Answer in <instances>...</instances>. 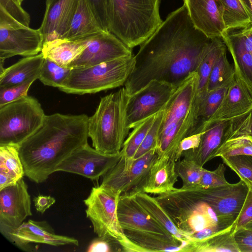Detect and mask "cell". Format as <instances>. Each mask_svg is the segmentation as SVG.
<instances>
[{"instance_id":"1","label":"cell","mask_w":252,"mask_h":252,"mask_svg":"<svg viewBox=\"0 0 252 252\" xmlns=\"http://www.w3.org/2000/svg\"><path fill=\"white\" fill-rule=\"evenodd\" d=\"M212 39L193 25L183 4L170 13L135 56L134 68L125 84L130 95L156 80L178 87L194 71Z\"/></svg>"},{"instance_id":"2","label":"cell","mask_w":252,"mask_h":252,"mask_svg":"<svg viewBox=\"0 0 252 252\" xmlns=\"http://www.w3.org/2000/svg\"><path fill=\"white\" fill-rule=\"evenodd\" d=\"M89 117L86 114L45 115L41 127L18 145L25 175L41 183L58 165L88 143Z\"/></svg>"},{"instance_id":"3","label":"cell","mask_w":252,"mask_h":252,"mask_svg":"<svg viewBox=\"0 0 252 252\" xmlns=\"http://www.w3.org/2000/svg\"><path fill=\"white\" fill-rule=\"evenodd\" d=\"M198 80L197 72L190 73L168 102L158 133V157L175 159L180 142L196 133L201 118L200 107L197 101Z\"/></svg>"},{"instance_id":"4","label":"cell","mask_w":252,"mask_h":252,"mask_svg":"<svg viewBox=\"0 0 252 252\" xmlns=\"http://www.w3.org/2000/svg\"><path fill=\"white\" fill-rule=\"evenodd\" d=\"M130 95L125 88L101 97L94 113L88 120V136L97 151L119 154L129 134L127 105Z\"/></svg>"},{"instance_id":"5","label":"cell","mask_w":252,"mask_h":252,"mask_svg":"<svg viewBox=\"0 0 252 252\" xmlns=\"http://www.w3.org/2000/svg\"><path fill=\"white\" fill-rule=\"evenodd\" d=\"M161 0H110L109 32L130 49L145 42L163 22Z\"/></svg>"},{"instance_id":"6","label":"cell","mask_w":252,"mask_h":252,"mask_svg":"<svg viewBox=\"0 0 252 252\" xmlns=\"http://www.w3.org/2000/svg\"><path fill=\"white\" fill-rule=\"evenodd\" d=\"M135 64L133 54L93 66L73 68L58 89L67 94L83 95L116 88L125 85Z\"/></svg>"},{"instance_id":"7","label":"cell","mask_w":252,"mask_h":252,"mask_svg":"<svg viewBox=\"0 0 252 252\" xmlns=\"http://www.w3.org/2000/svg\"><path fill=\"white\" fill-rule=\"evenodd\" d=\"M155 198L187 237L219 223L216 213L207 203L198 199L182 187Z\"/></svg>"},{"instance_id":"8","label":"cell","mask_w":252,"mask_h":252,"mask_svg":"<svg viewBox=\"0 0 252 252\" xmlns=\"http://www.w3.org/2000/svg\"><path fill=\"white\" fill-rule=\"evenodd\" d=\"M121 194L101 187H93L83 200L87 207L86 217L91 220L94 232L98 237H110L121 244L124 252H147L131 241L125 234L117 215V204Z\"/></svg>"},{"instance_id":"9","label":"cell","mask_w":252,"mask_h":252,"mask_svg":"<svg viewBox=\"0 0 252 252\" xmlns=\"http://www.w3.org/2000/svg\"><path fill=\"white\" fill-rule=\"evenodd\" d=\"M45 114L37 99L29 95L0 107V145H18L42 126Z\"/></svg>"},{"instance_id":"10","label":"cell","mask_w":252,"mask_h":252,"mask_svg":"<svg viewBox=\"0 0 252 252\" xmlns=\"http://www.w3.org/2000/svg\"><path fill=\"white\" fill-rule=\"evenodd\" d=\"M184 189L198 199L207 203L216 213L219 223L224 227L235 222L248 190L247 184L242 180L235 184L216 188Z\"/></svg>"},{"instance_id":"11","label":"cell","mask_w":252,"mask_h":252,"mask_svg":"<svg viewBox=\"0 0 252 252\" xmlns=\"http://www.w3.org/2000/svg\"><path fill=\"white\" fill-rule=\"evenodd\" d=\"M177 88L167 82L154 80L130 95L126 111L129 129L163 110Z\"/></svg>"},{"instance_id":"12","label":"cell","mask_w":252,"mask_h":252,"mask_svg":"<svg viewBox=\"0 0 252 252\" xmlns=\"http://www.w3.org/2000/svg\"><path fill=\"white\" fill-rule=\"evenodd\" d=\"M122 155L121 151L116 155L105 154L87 143L77 149L60 163L56 172H66L97 180L114 166Z\"/></svg>"},{"instance_id":"13","label":"cell","mask_w":252,"mask_h":252,"mask_svg":"<svg viewBox=\"0 0 252 252\" xmlns=\"http://www.w3.org/2000/svg\"><path fill=\"white\" fill-rule=\"evenodd\" d=\"M32 215L31 196L23 178L0 189V232L5 238Z\"/></svg>"},{"instance_id":"14","label":"cell","mask_w":252,"mask_h":252,"mask_svg":"<svg viewBox=\"0 0 252 252\" xmlns=\"http://www.w3.org/2000/svg\"><path fill=\"white\" fill-rule=\"evenodd\" d=\"M233 63L235 70L234 81L229 86L218 109L208 120L199 126L196 133L205 131L215 123L229 121L239 117L252 108V89L238 64L235 62Z\"/></svg>"},{"instance_id":"15","label":"cell","mask_w":252,"mask_h":252,"mask_svg":"<svg viewBox=\"0 0 252 252\" xmlns=\"http://www.w3.org/2000/svg\"><path fill=\"white\" fill-rule=\"evenodd\" d=\"M158 148L133 159L121 158L113 170V178L122 194L130 196L144 192L151 168L158 159Z\"/></svg>"},{"instance_id":"16","label":"cell","mask_w":252,"mask_h":252,"mask_svg":"<svg viewBox=\"0 0 252 252\" xmlns=\"http://www.w3.org/2000/svg\"><path fill=\"white\" fill-rule=\"evenodd\" d=\"M133 54L132 49L112 33L102 32L90 37L86 48L68 67L93 66Z\"/></svg>"},{"instance_id":"17","label":"cell","mask_w":252,"mask_h":252,"mask_svg":"<svg viewBox=\"0 0 252 252\" xmlns=\"http://www.w3.org/2000/svg\"><path fill=\"white\" fill-rule=\"evenodd\" d=\"M43 44V36L38 29L22 24L0 26V61L17 55L25 57L37 55Z\"/></svg>"},{"instance_id":"18","label":"cell","mask_w":252,"mask_h":252,"mask_svg":"<svg viewBox=\"0 0 252 252\" xmlns=\"http://www.w3.org/2000/svg\"><path fill=\"white\" fill-rule=\"evenodd\" d=\"M6 239L19 249L30 251V244H42L53 246H79L76 239L55 233L54 229L46 221L29 220L14 230Z\"/></svg>"},{"instance_id":"19","label":"cell","mask_w":252,"mask_h":252,"mask_svg":"<svg viewBox=\"0 0 252 252\" xmlns=\"http://www.w3.org/2000/svg\"><path fill=\"white\" fill-rule=\"evenodd\" d=\"M189 17L199 31L209 38L221 37L225 32L220 0H183Z\"/></svg>"},{"instance_id":"20","label":"cell","mask_w":252,"mask_h":252,"mask_svg":"<svg viewBox=\"0 0 252 252\" xmlns=\"http://www.w3.org/2000/svg\"><path fill=\"white\" fill-rule=\"evenodd\" d=\"M117 215L123 230L142 231L175 238L149 215L135 196L120 195Z\"/></svg>"},{"instance_id":"21","label":"cell","mask_w":252,"mask_h":252,"mask_svg":"<svg viewBox=\"0 0 252 252\" xmlns=\"http://www.w3.org/2000/svg\"><path fill=\"white\" fill-rule=\"evenodd\" d=\"M78 0H46L41 26L43 44L63 39L69 28Z\"/></svg>"},{"instance_id":"22","label":"cell","mask_w":252,"mask_h":252,"mask_svg":"<svg viewBox=\"0 0 252 252\" xmlns=\"http://www.w3.org/2000/svg\"><path fill=\"white\" fill-rule=\"evenodd\" d=\"M175 164L173 158L158 157L151 168L144 192L160 195L174 190L178 177Z\"/></svg>"},{"instance_id":"23","label":"cell","mask_w":252,"mask_h":252,"mask_svg":"<svg viewBox=\"0 0 252 252\" xmlns=\"http://www.w3.org/2000/svg\"><path fill=\"white\" fill-rule=\"evenodd\" d=\"M44 60L41 53L25 57L3 68L0 71V88L20 85L32 79H38Z\"/></svg>"},{"instance_id":"24","label":"cell","mask_w":252,"mask_h":252,"mask_svg":"<svg viewBox=\"0 0 252 252\" xmlns=\"http://www.w3.org/2000/svg\"><path fill=\"white\" fill-rule=\"evenodd\" d=\"M228 124V121H221L210 126L202 135L198 147L184 152L182 157L203 167L214 158L215 153L223 142Z\"/></svg>"},{"instance_id":"25","label":"cell","mask_w":252,"mask_h":252,"mask_svg":"<svg viewBox=\"0 0 252 252\" xmlns=\"http://www.w3.org/2000/svg\"><path fill=\"white\" fill-rule=\"evenodd\" d=\"M91 36L76 40L60 39L45 43L41 53L44 58L68 67L86 48Z\"/></svg>"},{"instance_id":"26","label":"cell","mask_w":252,"mask_h":252,"mask_svg":"<svg viewBox=\"0 0 252 252\" xmlns=\"http://www.w3.org/2000/svg\"><path fill=\"white\" fill-rule=\"evenodd\" d=\"M126 235L147 252H188L189 242L182 243L176 238L142 231L124 230Z\"/></svg>"},{"instance_id":"27","label":"cell","mask_w":252,"mask_h":252,"mask_svg":"<svg viewBox=\"0 0 252 252\" xmlns=\"http://www.w3.org/2000/svg\"><path fill=\"white\" fill-rule=\"evenodd\" d=\"M103 31L86 0H78L71 22L63 39L76 40L88 37Z\"/></svg>"},{"instance_id":"28","label":"cell","mask_w":252,"mask_h":252,"mask_svg":"<svg viewBox=\"0 0 252 252\" xmlns=\"http://www.w3.org/2000/svg\"><path fill=\"white\" fill-rule=\"evenodd\" d=\"M24 175L18 145H0V189L15 184Z\"/></svg>"},{"instance_id":"29","label":"cell","mask_w":252,"mask_h":252,"mask_svg":"<svg viewBox=\"0 0 252 252\" xmlns=\"http://www.w3.org/2000/svg\"><path fill=\"white\" fill-rule=\"evenodd\" d=\"M235 223L204 239L189 242V252H240L234 237Z\"/></svg>"},{"instance_id":"30","label":"cell","mask_w":252,"mask_h":252,"mask_svg":"<svg viewBox=\"0 0 252 252\" xmlns=\"http://www.w3.org/2000/svg\"><path fill=\"white\" fill-rule=\"evenodd\" d=\"M135 197L149 215L173 237L182 243L189 242L188 237L178 228L155 197L144 192L136 194Z\"/></svg>"},{"instance_id":"31","label":"cell","mask_w":252,"mask_h":252,"mask_svg":"<svg viewBox=\"0 0 252 252\" xmlns=\"http://www.w3.org/2000/svg\"><path fill=\"white\" fill-rule=\"evenodd\" d=\"M225 32L252 25V16L241 0H220Z\"/></svg>"},{"instance_id":"32","label":"cell","mask_w":252,"mask_h":252,"mask_svg":"<svg viewBox=\"0 0 252 252\" xmlns=\"http://www.w3.org/2000/svg\"><path fill=\"white\" fill-rule=\"evenodd\" d=\"M226 45L220 37L212 38L211 45L198 67L199 76L197 98L202 104L207 92V85L213 65Z\"/></svg>"},{"instance_id":"33","label":"cell","mask_w":252,"mask_h":252,"mask_svg":"<svg viewBox=\"0 0 252 252\" xmlns=\"http://www.w3.org/2000/svg\"><path fill=\"white\" fill-rule=\"evenodd\" d=\"M221 38L227 47L233 61L239 65L246 81L252 89V55L245 48L235 32H224Z\"/></svg>"},{"instance_id":"34","label":"cell","mask_w":252,"mask_h":252,"mask_svg":"<svg viewBox=\"0 0 252 252\" xmlns=\"http://www.w3.org/2000/svg\"><path fill=\"white\" fill-rule=\"evenodd\" d=\"M235 79V70L228 61L224 47L217 58L211 70L207 85L208 92L229 87Z\"/></svg>"},{"instance_id":"35","label":"cell","mask_w":252,"mask_h":252,"mask_svg":"<svg viewBox=\"0 0 252 252\" xmlns=\"http://www.w3.org/2000/svg\"><path fill=\"white\" fill-rule=\"evenodd\" d=\"M156 114L142 121L133 128L124 142L121 150L123 156L128 159H133L152 126Z\"/></svg>"},{"instance_id":"36","label":"cell","mask_w":252,"mask_h":252,"mask_svg":"<svg viewBox=\"0 0 252 252\" xmlns=\"http://www.w3.org/2000/svg\"><path fill=\"white\" fill-rule=\"evenodd\" d=\"M71 70V68L61 66L48 58H44L38 79L44 85L59 88Z\"/></svg>"},{"instance_id":"37","label":"cell","mask_w":252,"mask_h":252,"mask_svg":"<svg viewBox=\"0 0 252 252\" xmlns=\"http://www.w3.org/2000/svg\"><path fill=\"white\" fill-rule=\"evenodd\" d=\"M237 155L252 156V142L241 136L224 139L214 154V158H227Z\"/></svg>"},{"instance_id":"38","label":"cell","mask_w":252,"mask_h":252,"mask_svg":"<svg viewBox=\"0 0 252 252\" xmlns=\"http://www.w3.org/2000/svg\"><path fill=\"white\" fill-rule=\"evenodd\" d=\"M175 169L178 177L182 181V188H189L198 186L203 167L184 158L176 162Z\"/></svg>"},{"instance_id":"39","label":"cell","mask_w":252,"mask_h":252,"mask_svg":"<svg viewBox=\"0 0 252 252\" xmlns=\"http://www.w3.org/2000/svg\"><path fill=\"white\" fill-rule=\"evenodd\" d=\"M234 136L244 137L252 142V108L245 114L228 121L223 140Z\"/></svg>"},{"instance_id":"40","label":"cell","mask_w":252,"mask_h":252,"mask_svg":"<svg viewBox=\"0 0 252 252\" xmlns=\"http://www.w3.org/2000/svg\"><path fill=\"white\" fill-rule=\"evenodd\" d=\"M221 158L240 180L252 184V156L237 155Z\"/></svg>"},{"instance_id":"41","label":"cell","mask_w":252,"mask_h":252,"mask_svg":"<svg viewBox=\"0 0 252 252\" xmlns=\"http://www.w3.org/2000/svg\"><path fill=\"white\" fill-rule=\"evenodd\" d=\"M228 87H220L207 92L201 105L199 126L208 120L218 109Z\"/></svg>"},{"instance_id":"42","label":"cell","mask_w":252,"mask_h":252,"mask_svg":"<svg viewBox=\"0 0 252 252\" xmlns=\"http://www.w3.org/2000/svg\"><path fill=\"white\" fill-rule=\"evenodd\" d=\"M165 107L156 114L154 123L133 158L142 157L153 148H158L159 129L164 116Z\"/></svg>"},{"instance_id":"43","label":"cell","mask_w":252,"mask_h":252,"mask_svg":"<svg viewBox=\"0 0 252 252\" xmlns=\"http://www.w3.org/2000/svg\"><path fill=\"white\" fill-rule=\"evenodd\" d=\"M225 167L223 163H220L218 167L213 171L208 170L203 168L200 183L197 187L211 188L229 184L225 178Z\"/></svg>"},{"instance_id":"44","label":"cell","mask_w":252,"mask_h":252,"mask_svg":"<svg viewBox=\"0 0 252 252\" xmlns=\"http://www.w3.org/2000/svg\"><path fill=\"white\" fill-rule=\"evenodd\" d=\"M95 19L101 30H109L108 12L110 0H86Z\"/></svg>"},{"instance_id":"45","label":"cell","mask_w":252,"mask_h":252,"mask_svg":"<svg viewBox=\"0 0 252 252\" xmlns=\"http://www.w3.org/2000/svg\"><path fill=\"white\" fill-rule=\"evenodd\" d=\"M36 80L32 79L20 85L0 88V107L28 95V92Z\"/></svg>"},{"instance_id":"46","label":"cell","mask_w":252,"mask_h":252,"mask_svg":"<svg viewBox=\"0 0 252 252\" xmlns=\"http://www.w3.org/2000/svg\"><path fill=\"white\" fill-rule=\"evenodd\" d=\"M0 8L21 24L29 27L30 16L17 0H0Z\"/></svg>"},{"instance_id":"47","label":"cell","mask_w":252,"mask_h":252,"mask_svg":"<svg viewBox=\"0 0 252 252\" xmlns=\"http://www.w3.org/2000/svg\"><path fill=\"white\" fill-rule=\"evenodd\" d=\"M88 252H124L121 244L116 239L110 237H98L94 239L86 250Z\"/></svg>"},{"instance_id":"48","label":"cell","mask_w":252,"mask_h":252,"mask_svg":"<svg viewBox=\"0 0 252 252\" xmlns=\"http://www.w3.org/2000/svg\"><path fill=\"white\" fill-rule=\"evenodd\" d=\"M245 183L248 185V190L242 209L235 222L234 231L245 227L252 220V184L250 182Z\"/></svg>"},{"instance_id":"49","label":"cell","mask_w":252,"mask_h":252,"mask_svg":"<svg viewBox=\"0 0 252 252\" xmlns=\"http://www.w3.org/2000/svg\"><path fill=\"white\" fill-rule=\"evenodd\" d=\"M234 237L240 252H252V230L246 227L234 232Z\"/></svg>"},{"instance_id":"50","label":"cell","mask_w":252,"mask_h":252,"mask_svg":"<svg viewBox=\"0 0 252 252\" xmlns=\"http://www.w3.org/2000/svg\"><path fill=\"white\" fill-rule=\"evenodd\" d=\"M205 131L196 133L184 138L180 143L177 148L175 159L179 160L185 151L197 148L200 143L201 137Z\"/></svg>"},{"instance_id":"51","label":"cell","mask_w":252,"mask_h":252,"mask_svg":"<svg viewBox=\"0 0 252 252\" xmlns=\"http://www.w3.org/2000/svg\"><path fill=\"white\" fill-rule=\"evenodd\" d=\"M226 228L227 227H224L218 223V224L216 225L208 227L199 231L189 234L188 236V239L190 242L200 241Z\"/></svg>"},{"instance_id":"52","label":"cell","mask_w":252,"mask_h":252,"mask_svg":"<svg viewBox=\"0 0 252 252\" xmlns=\"http://www.w3.org/2000/svg\"><path fill=\"white\" fill-rule=\"evenodd\" d=\"M33 201L36 211L42 214L55 203L56 200L49 195H39L33 198Z\"/></svg>"},{"instance_id":"53","label":"cell","mask_w":252,"mask_h":252,"mask_svg":"<svg viewBox=\"0 0 252 252\" xmlns=\"http://www.w3.org/2000/svg\"><path fill=\"white\" fill-rule=\"evenodd\" d=\"M235 32L247 50L252 55V25Z\"/></svg>"},{"instance_id":"54","label":"cell","mask_w":252,"mask_h":252,"mask_svg":"<svg viewBox=\"0 0 252 252\" xmlns=\"http://www.w3.org/2000/svg\"><path fill=\"white\" fill-rule=\"evenodd\" d=\"M252 16V0H241Z\"/></svg>"},{"instance_id":"55","label":"cell","mask_w":252,"mask_h":252,"mask_svg":"<svg viewBox=\"0 0 252 252\" xmlns=\"http://www.w3.org/2000/svg\"><path fill=\"white\" fill-rule=\"evenodd\" d=\"M246 227L252 230V220L249 222L246 226Z\"/></svg>"},{"instance_id":"56","label":"cell","mask_w":252,"mask_h":252,"mask_svg":"<svg viewBox=\"0 0 252 252\" xmlns=\"http://www.w3.org/2000/svg\"><path fill=\"white\" fill-rule=\"evenodd\" d=\"M20 4L22 3V2L24 0H17Z\"/></svg>"}]
</instances>
